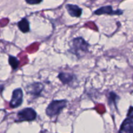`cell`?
<instances>
[{
	"label": "cell",
	"instance_id": "obj_1",
	"mask_svg": "<svg viewBox=\"0 0 133 133\" xmlns=\"http://www.w3.org/2000/svg\"><path fill=\"white\" fill-rule=\"evenodd\" d=\"M70 46L68 51L71 54L75 55L78 58L83 57L89 51V44L82 37L73 39Z\"/></svg>",
	"mask_w": 133,
	"mask_h": 133
},
{
	"label": "cell",
	"instance_id": "obj_2",
	"mask_svg": "<svg viewBox=\"0 0 133 133\" xmlns=\"http://www.w3.org/2000/svg\"><path fill=\"white\" fill-rule=\"evenodd\" d=\"M66 100H53L47 107L45 113L50 118L58 116L67 105Z\"/></svg>",
	"mask_w": 133,
	"mask_h": 133
},
{
	"label": "cell",
	"instance_id": "obj_3",
	"mask_svg": "<svg viewBox=\"0 0 133 133\" xmlns=\"http://www.w3.org/2000/svg\"><path fill=\"white\" fill-rule=\"evenodd\" d=\"M37 116L36 111L32 108H25L19 110L16 116V119L15 122H22L27 121L31 122L35 120Z\"/></svg>",
	"mask_w": 133,
	"mask_h": 133
},
{
	"label": "cell",
	"instance_id": "obj_4",
	"mask_svg": "<svg viewBox=\"0 0 133 133\" xmlns=\"http://www.w3.org/2000/svg\"><path fill=\"white\" fill-rule=\"evenodd\" d=\"M119 132H133V107H131L128 110L127 118L121 125Z\"/></svg>",
	"mask_w": 133,
	"mask_h": 133
},
{
	"label": "cell",
	"instance_id": "obj_5",
	"mask_svg": "<svg viewBox=\"0 0 133 133\" xmlns=\"http://www.w3.org/2000/svg\"><path fill=\"white\" fill-rule=\"evenodd\" d=\"M44 87L41 83L35 82L28 84L25 87V91L28 94L34 97H38L40 96L42 92L44 90Z\"/></svg>",
	"mask_w": 133,
	"mask_h": 133
},
{
	"label": "cell",
	"instance_id": "obj_6",
	"mask_svg": "<svg viewBox=\"0 0 133 133\" xmlns=\"http://www.w3.org/2000/svg\"><path fill=\"white\" fill-rule=\"evenodd\" d=\"M23 91L21 88L14 90L12 92V96L10 101V107L12 109L19 107L23 102Z\"/></svg>",
	"mask_w": 133,
	"mask_h": 133
},
{
	"label": "cell",
	"instance_id": "obj_7",
	"mask_svg": "<svg viewBox=\"0 0 133 133\" xmlns=\"http://www.w3.org/2000/svg\"><path fill=\"white\" fill-rule=\"evenodd\" d=\"M94 14L96 15H102V14H109V15H122L123 14V11L119 9L116 10H114L112 9V6L110 5L102 6L97 10H95Z\"/></svg>",
	"mask_w": 133,
	"mask_h": 133
},
{
	"label": "cell",
	"instance_id": "obj_8",
	"mask_svg": "<svg viewBox=\"0 0 133 133\" xmlns=\"http://www.w3.org/2000/svg\"><path fill=\"white\" fill-rule=\"evenodd\" d=\"M58 78L60 79L62 84L65 85L72 86L74 82L76 81V77L74 74L70 73L61 72L58 74Z\"/></svg>",
	"mask_w": 133,
	"mask_h": 133
},
{
	"label": "cell",
	"instance_id": "obj_9",
	"mask_svg": "<svg viewBox=\"0 0 133 133\" xmlns=\"http://www.w3.org/2000/svg\"><path fill=\"white\" fill-rule=\"evenodd\" d=\"M66 9L68 12L69 13L71 16L75 17V18H79L81 16L83 10L79 6L72 4H68L66 5Z\"/></svg>",
	"mask_w": 133,
	"mask_h": 133
},
{
	"label": "cell",
	"instance_id": "obj_10",
	"mask_svg": "<svg viewBox=\"0 0 133 133\" xmlns=\"http://www.w3.org/2000/svg\"><path fill=\"white\" fill-rule=\"evenodd\" d=\"M18 27L19 29L23 33H26L30 31L29 22L26 18H23L18 22Z\"/></svg>",
	"mask_w": 133,
	"mask_h": 133
},
{
	"label": "cell",
	"instance_id": "obj_11",
	"mask_svg": "<svg viewBox=\"0 0 133 133\" xmlns=\"http://www.w3.org/2000/svg\"><path fill=\"white\" fill-rule=\"evenodd\" d=\"M118 99H119V96H118L116 94L112 92H109V96H108V102H109V105L112 106V105H113L116 108L117 107L116 103Z\"/></svg>",
	"mask_w": 133,
	"mask_h": 133
},
{
	"label": "cell",
	"instance_id": "obj_12",
	"mask_svg": "<svg viewBox=\"0 0 133 133\" xmlns=\"http://www.w3.org/2000/svg\"><path fill=\"white\" fill-rule=\"evenodd\" d=\"M9 63L12 70H16L18 69V66H19V62L18 60V58L15 57H13L12 55L9 56Z\"/></svg>",
	"mask_w": 133,
	"mask_h": 133
},
{
	"label": "cell",
	"instance_id": "obj_13",
	"mask_svg": "<svg viewBox=\"0 0 133 133\" xmlns=\"http://www.w3.org/2000/svg\"><path fill=\"white\" fill-rule=\"evenodd\" d=\"M43 0H25L26 3L29 5H38L42 2Z\"/></svg>",
	"mask_w": 133,
	"mask_h": 133
}]
</instances>
